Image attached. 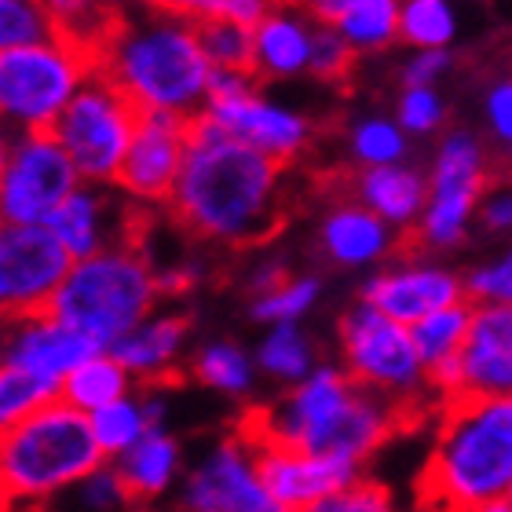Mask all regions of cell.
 Masks as SVG:
<instances>
[{"label": "cell", "mask_w": 512, "mask_h": 512, "mask_svg": "<svg viewBox=\"0 0 512 512\" xmlns=\"http://www.w3.org/2000/svg\"><path fill=\"white\" fill-rule=\"evenodd\" d=\"M187 333H191V322L183 315H150L132 333H125L118 344H110L107 355L132 381L154 388L176 374L180 355L187 348Z\"/></svg>", "instance_id": "obj_21"}, {"label": "cell", "mask_w": 512, "mask_h": 512, "mask_svg": "<svg viewBox=\"0 0 512 512\" xmlns=\"http://www.w3.org/2000/svg\"><path fill=\"white\" fill-rule=\"evenodd\" d=\"M461 289L472 308H512V249L472 267L461 278Z\"/></svg>", "instance_id": "obj_36"}, {"label": "cell", "mask_w": 512, "mask_h": 512, "mask_svg": "<svg viewBox=\"0 0 512 512\" xmlns=\"http://www.w3.org/2000/svg\"><path fill=\"white\" fill-rule=\"evenodd\" d=\"M458 37V15L447 0H406L399 4V41L414 44L417 52L450 48Z\"/></svg>", "instance_id": "obj_31"}, {"label": "cell", "mask_w": 512, "mask_h": 512, "mask_svg": "<svg viewBox=\"0 0 512 512\" xmlns=\"http://www.w3.org/2000/svg\"><path fill=\"white\" fill-rule=\"evenodd\" d=\"M44 227L55 235V242L66 249L70 260H88V256L103 253V249L114 246H139L132 227H136V213L125 209V213L114 220L110 216V198L103 191H88V187H77L70 198H66L59 209H55Z\"/></svg>", "instance_id": "obj_19"}, {"label": "cell", "mask_w": 512, "mask_h": 512, "mask_svg": "<svg viewBox=\"0 0 512 512\" xmlns=\"http://www.w3.org/2000/svg\"><path fill=\"white\" fill-rule=\"evenodd\" d=\"M469 322H472V304L461 300V304L432 311L428 319L410 326V341H414V352L421 359V366H425V374H432L436 366L450 363V359H458L461 344L469 337Z\"/></svg>", "instance_id": "obj_28"}, {"label": "cell", "mask_w": 512, "mask_h": 512, "mask_svg": "<svg viewBox=\"0 0 512 512\" xmlns=\"http://www.w3.org/2000/svg\"><path fill=\"white\" fill-rule=\"evenodd\" d=\"M403 417V406L359 388L341 366H315L275 406L249 410L238 436L363 465L399 432Z\"/></svg>", "instance_id": "obj_2"}, {"label": "cell", "mask_w": 512, "mask_h": 512, "mask_svg": "<svg viewBox=\"0 0 512 512\" xmlns=\"http://www.w3.org/2000/svg\"><path fill=\"white\" fill-rule=\"evenodd\" d=\"M359 300H363L366 308L381 311L384 319H392L410 330L414 322L428 319L432 311L461 304L465 289H461V278L454 271H447V267L403 264L366 278Z\"/></svg>", "instance_id": "obj_17"}, {"label": "cell", "mask_w": 512, "mask_h": 512, "mask_svg": "<svg viewBox=\"0 0 512 512\" xmlns=\"http://www.w3.org/2000/svg\"><path fill=\"white\" fill-rule=\"evenodd\" d=\"M136 121L139 110L132 107V99L110 85L103 74H92L63 107V114L52 121L48 136L63 147V154L77 169V180L96 187V183L118 180Z\"/></svg>", "instance_id": "obj_7"}, {"label": "cell", "mask_w": 512, "mask_h": 512, "mask_svg": "<svg viewBox=\"0 0 512 512\" xmlns=\"http://www.w3.org/2000/svg\"><path fill=\"white\" fill-rule=\"evenodd\" d=\"M450 70V48L439 52H414L403 70V88H436V81Z\"/></svg>", "instance_id": "obj_45"}, {"label": "cell", "mask_w": 512, "mask_h": 512, "mask_svg": "<svg viewBox=\"0 0 512 512\" xmlns=\"http://www.w3.org/2000/svg\"><path fill=\"white\" fill-rule=\"evenodd\" d=\"M447 118V103L436 88H403L399 107H395V125L403 136H432Z\"/></svg>", "instance_id": "obj_38"}, {"label": "cell", "mask_w": 512, "mask_h": 512, "mask_svg": "<svg viewBox=\"0 0 512 512\" xmlns=\"http://www.w3.org/2000/svg\"><path fill=\"white\" fill-rule=\"evenodd\" d=\"M180 512H286L267 494L256 472L253 447L246 439L227 436L205 454L183 480Z\"/></svg>", "instance_id": "obj_13"}, {"label": "cell", "mask_w": 512, "mask_h": 512, "mask_svg": "<svg viewBox=\"0 0 512 512\" xmlns=\"http://www.w3.org/2000/svg\"><path fill=\"white\" fill-rule=\"evenodd\" d=\"M194 30H198V44L213 70H249L253 66V30L224 19H194Z\"/></svg>", "instance_id": "obj_34"}, {"label": "cell", "mask_w": 512, "mask_h": 512, "mask_svg": "<svg viewBox=\"0 0 512 512\" xmlns=\"http://www.w3.org/2000/svg\"><path fill=\"white\" fill-rule=\"evenodd\" d=\"M355 202L388 224L392 231L417 227L428 202V176L414 165H384V169H363L355 176Z\"/></svg>", "instance_id": "obj_23"}, {"label": "cell", "mask_w": 512, "mask_h": 512, "mask_svg": "<svg viewBox=\"0 0 512 512\" xmlns=\"http://www.w3.org/2000/svg\"><path fill=\"white\" fill-rule=\"evenodd\" d=\"M315 22L333 30L355 55L381 52L399 41V4L395 0H319Z\"/></svg>", "instance_id": "obj_26"}, {"label": "cell", "mask_w": 512, "mask_h": 512, "mask_svg": "<svg viewBox=\"0 0 512 512\" xmlns=\"http://www.w3.org/2000/svg\"><path fill=\"white\" fill-rule=\"evenodd\" d=\"M128 388H132V377L107 352H99L88 363L77 366L74 374H66V381L59 384V399L88 417L96 414V410H103V406L125 399Z\"/></svg>", "instance_id": "obj_27"}, {"label": "cell", "mask_w": 512, "mask_h": 512, "mask_svg": "<svg viewBox=\"0 0 512 512\" xmlns=\"http://www.w3.org/2000/svg\"><path fill=\"white\" fill-rule=\"evenodd\" d=\"M352 158L363 169H384L406 158V136L392 118H363L352 128Z\"/></svg>", "instance_id": "obj_35"}, {"label": "cell", "mask_w": 512, "mask_h": 512, "mask_svg": "<svg viewBox=\"0 0 512 512\" xmlns=\"http://www.w3.org/2000/svg\"><path fill=\"white\" fill-rule=\"evenodd\" d=\"M180 443L161 428V432H147L136 447H128L121 458H114V476H118L121 491H125L128 505L136 502H154L165 491H172V483L180 480Z\"/></svg>", "instance_id": "obj_25"}, {"label": "cell", "mask_w": 512, "mask_h": 512, "mask_svg": "<svg viewBox=\"0 0 512 512\" xmlns=\"http://www.w3.org/2000/svg\"><path fill=\"white\" fill-rule=\"evenodd\" d=\"M476 224L487 235L512 238V180L498 183V187H487L480 209H476Z\"/></svg>", "instance_id": "obj_43"}, {"label": "cell", "mask_w": 512, "mask_h": 512, "mask_svg": "<svg viewBox=\"0 0 512 512\" xmlns=\"http://www.w3.org/2000/svg\"><path fill=\"white\" fill-rule=\"evenodd\" d=\"M88 77L92 66L55 37L8 48L0 52V121H15L26 132H48Z\"/></svg>", "instance_id": "obj_8"}, {"label": "cell", "mask_w": 512, "mask_h": 512, "mask_svg": "<svg viewBox=\"0 0 512 512\" xmlns=\"http://www.w3.org/2000/svg\"><path fill=\"white\" fill-rule=\"evenodd\" d=\"M512 483V395L498 399H450L417 502L425 512H472L505 498Z\"/></svg>", "instance_id": "obj_4"}, {"label": "cell", "mask_w": 512, "mask_h": 512, "mask_svg": "<svg viewBox=\"0 0 512 512\" xmlns=\"http://www.w3.org/2000/svg\"><path fill=\"white\" fill-rule=\"evenodd\" d=\"M96 74L121 88L139 114H172L191 121L205 107L213 66L198 44L194 19L183 15L180 4H172L150 8L136 19L121 15Z\"/></svg>", "instance_id": "obj_3"}, {"label": "cell", "mask_w": 512, "mask_h": 512, "mask_svg": "<svg viewBox=\"0 0 512 512\" xmlns=\"http://www.w3.org/2000/svg\"><path fill=\"white\" fill-rule=\"evenodd\" d=\"M191 121L172 114H139L118 169V187L136 202H169L180 180Z\"/></svg>", "instance_id": "obj_16"}, {"label": "cell", "mask_w": 512, "mask_h": 512, "mask_svg": "<svg viewBox=\"0 0 512 512\" xmlns=\"http://www.w3.org/2000/svg\"><path fill=\"white\" fill-rule=\"evenodd\" d=\"M512 395V308H472L458 355V399Z\"/></svg>", "instance_id": "obj_18"}, {"label": "cell", "mask_w": 512, "mask_h": 512, "mask_svg": "<svg viewBox=\"0 0 512 512\" xmlns=\"http://www.w3.org/2000/svg\"><path fill=\"white\" fill-rule=\"evenodd\" d=\"M311 512H392V494L374 480H355L352 487L319 502Z\"/></svg>", "instance_id": "obj_40"}, {"label": "cell", "mask_w": 512, "mask_h": 512, "mask_svg": "<svg viewBox=\"0 0 512 512\" xmlns=\"http://www.w3.org/2000/svg\"><path fill=\"white\" fill-rule=\"evenodd\" d=\"M315 19L297 8H267L253 26V77H297L308 74Z\"/></svg>", "instance_id": "obj_22"}, {"label": "cell", "mask_w": 512, "mask_h": 512, "mask_svg": "<svg viewBox=\"0 0 512 512\" xmlns=\"http://www.w3.org/2000/svg\"><path fill=\"white\" fill-rule=\"evenodd\" d=\"M8 509H11V505H8V502H4V498H0V512H8Z\"/></svg>", "instance_id": "obj_49"}, {"label": "cell", "mask_w": 512, "mask_h": 512, "mask_svg": "<svg viewBox=\"0 0 512 512\" xmlns=\"http://www.w3.org/2000/svg\"><path fill=\"white\" fill-rule=\"evenodd\" d=\"M472 512H512V505L505 502V498H498V502H487V505H480V509H472Z\"/></svg>", "instance_id": "obj_47"}, {"label": "cell", "mask_w": 512, "mask_h": 512, "mask_svg": "<svg viewBox=\"0 0 512 512\" xmlns=\"http://www.w3.org/2000/svg\"><path fill=\"white\" fill-rule=\"evenodd\" d=\"M341 348L344 374L366 392L384 395L403 410L428 392V374L414 352L410 330L366 308L363 300L341 315Z\"/></svg>", "instance_id": "obj_10"}, {"label": "cell", "mask_w": 512, "mask_h": 512, "mask_svg": "<svg viewBox=\"0 0 512 512\" xmlns=\"http://www.w3.org/2000/svg\"><path fill=\"white\" fill-rule=\"evenodd\" d=\"M256 370L282 384H300L315 370V348L300 326H271L256 348Z\"/></svg>", "instance_id": "obj_29"}, {"label": "cell", "mask_w": 512, "mask_h": 512, "mask_svg": "<svg viewBox=\"0 0 512 512\" xmlns=\"http://www.w3.org/2000/svg\"><path fill=\"white\" fill-rule=\"evenodd\" d=\"M505 502H509V505H512V483H509V491H505Z\"/></svg>", "instance_id": "obj_48"}, {"label": "cell", "mask_w": 512, "mask_h": 512, "mask_svg": "<svg viewBox=\"0 0 512 512\" xmlns=\"http://www.w3.org/2000/svg\"><path fill=\"white\" fill-rule=\"evenodd\" d=\"M278 161L242 147L209 118H191L180 180L169 209L191 235L220 246H256L282 224Z\"/></svg>", "instance_id": "obj_1"}, {"label": "cell", "mask_w": 512, "mask_h": 512, "mask_svg": "<svg viewBox=\"0 0 512 512\" xmlns=\"http://www.w3.org/2000/svg\"><path fill=\"white\" fill-rule=\"evenodd\" d=\"M355 66V52L337 37L333 30L315 22V44H311V66L308 74H315L319 81H348Z\"/></svg>", "instance_id": "obj_39"}, {"label": "cell", "mask_w": 512, "mask_h": 512, "mask_svg": "<svg viewBox=\"0 0 512 512\" xmlns=\"http://www.w3.org/2000/svg\"><path fill=\"white\" fill-rule=\"evenodd\" d=\"M92 355H99V348L88 337L66 330V326H59V322L44 315V319L15 326V337H11L4 363L19 366V370L41 377L48 384H63L66 374H74L77 366L88 363Z\"/></svg>", "instance_id": "obj_20"}, {"label": "cell", "mask_w": 512, "mask_h": 512, "mask_svg": "<svg viewBox=\"0 0 512 512\" xmlns=\"http://www.w3.org/2000/svg\"><path fill=\"white\" fill-rule=\"evenodd\" d=\"M249 447L267 494L286 512H311L319 502L363 480V465H352V461L278 447V443H249Z\"/></svg>", "instance_id": "obj_15"}, {"label": "cell", "mask_w": 512, "mask_h": 512, "mask_svg": "<svg viewBox=\"0 0 512 512\" xmlns=\"http://www.w3.org/2000/svg\"><path fill=\"white\" fill-rule=\"evenodd\" d=\"M107 458L99 454L88 417L63 399L44 403L0 432V498L41 502L48 494L85 483Z\"/></svg>", "instance_id": "obj_6"}, {"label": "cell", "mask_w": 512, "mask_h": 512, "mask_svg": "<svg viewBox=\"0 0 512 512\" xmlns=\"http://www.w3.org/2000/svg\"><path fill=\"white\" fill-rule=\"evenodd\" d=\"M74 260L44 224H0V326L44 319Z\"/></svg>", "instance_id": "obj_11"}, {"label": "cell", "mask_w": 512, "mask_h": 512, "mask_svg": "<svg viewBox=\"0 0 512 512\" xmlns=\"http://www.w3.org/2000/svg\"><path fill=\"white\" fill-rule=\"evenodd\" d=\"M180 11H187L191 19H224L253 30L256 22L264 19L267 4L260 0H194V4H180Z\"/></svg>", "instance_id": "obj_41"}, {"label": "cell", "mask_w": 512, "mask_h": 512, "mask_svg": "<svg viewBox=\"0 0 512 512\" xmlns=\"http://www.w3.org/2000/svg\"><path fill=\"white\" fill-rule=\"evenodd\" d=\"M158 297V271L147 264L143 249L114 246L70 267L48 319L88 337L99 352H110V344L154 315Z\"/></svg>", "instance_id": "obj_5"}, {"label": "cell", "mask_w": 512, "mask_h": 512, "mask_svg": "<svg viewBox=\"0 0 512 512\" xmlns=\"http://www.w3.org/2000/svg\"><path fill=\"white\" fill-rule=\"evenodd\" d=\"M81 498H85L88 509H99V512H110V509L128 505L125 491H121V483H118V476H114L110 465L96 469L85 483H81Z\"/></svg>", "instance_id": "obj_44"}, {"label": "cell", "mask_w": 512, "mask_h": 512, "mask_svg": "<svg viewBox=\"0 0 512 512\" xmlns=\"http://www.w3.org/2000/svg\"><path fill=\"white\" fill-rule=\"evenodd\" d=\"M286 278H289L286 264H278V260H267V264L256 267L253 278H249V293H253V300L264 297V293H271L275 286H282Z\"/></svg>", "instance_id": "obj_46"}, {"label": "cell", "mask_w": 512, "mask_h": 512, "mask_svg": "<svg viewBox=\"0 0 512 512\" xmlns=\"http://www.w3.org/2000/svg\"><path fill=\"white\" fill-rule=\"evenodd\" d=\"M483 118H487V128L491 136L498 139V147L512 158V77H502L487 88L483 96Z\"/></svg>", "instance_id": "obj_42"}, {"label": "cell", "mask_w": 512, "mask_h": 512, "mask_svg": "<svg viewBox=\"0 0 512 512\" xmlns=\"http://www.w3.org/2000/svg\"><path fill=\"white\" fill-rule=\"evenodd\" d=\"M194 377L220 395H246L256 381V363L235 341H209L191 359Z\"/></svg>", "instance_id": "obj_30"}, {"label": "cell", "mask_w": 512, "mask_h": 512, "mask_svg": "<svg viewBox=\"0 0 512 512\" xmlns=\"http://www.w3.org/2000/svg\"><path fill=\"white\" fill-rule=\"evenodd\" d=\"M88 425H92V436H96V447L103 458H121L128 447H136L139 439L150 432L143 406L132 395L103 406L96 414H88Z\"/></svg>", "instance_id": "obj_32"}, {"label": "cell", "mask_w": 512, "mask_h": 512, "mask_svg": "<svg viewBox=\"0 0 512 512\" xmlns=\"http://www.w3.org/2000/svg\"><path fill=\"white\" fill-rule=\"evenodd\" d=\"M491 187L487 147L476 132H447L439 139L432 172H428V202L414 235L428 249H454L465 242L483 194Z\"/></svg>", "instance_id": "obj_9"}, {"label": "cell", "mask_w": 512, "mask_h": 512, "mask_svg": "<svg viewBox=\"0 0 512 512\" xmlns=\"http://www.w3.org/2000/svg\"><path fill=\"white\" fill-rule=\"evenodd\" d=\"M322 297V282L311 275H289L282 286H275L271 293L253 300V319L264 322L267 330L271 326H297L311 308L315 300Z\"/></svg>", "instance_id": "obj_33"}, {"label": "cell", "mask_w": 512, "mask_h": 512, "mask_svg": "<svg viewBox=\"0 0 512 512\" xmlns=\"http://www.w3.org/2000/svg\"><path fill=\"white\" fill-rule=\"evenodd\" d=\"M322 253L341 267H370L392 253L395 231L359 202L333 205L319 227Z\"/></svg>", "instance_id": "obj_24"}, {"label": "cell", "mask_w": 512, "mask_h": 512, "mask_svg": "<svg viewBox=\"0 0 512 512\" xmlns=\"http://www.w3.org/2000/svg\"><path fill=\"white\" fill-rule=\"evenodd\" d=\"M202 118H209L231 139H238L242 147L264 154L278 165L304 154V147L311 143V121L300 110L267 99L260 85L235 99H209Z\"/></svg>", "instance_id": "obj_14"}, {"label": "cell", "mask_w": 512, "mask_h": 512, "mask_svg": "<svg viewBox=\"0 0 512 512\" xmlns=\"http://www.w3.org/2000/svg\"><path fill=\"white\" fill-rule=\"evenodd\" d=\"M81 187L77 169L48 132H22L0 176V224L37 227Z\"/></svg>", "instance_id": "obj_12"}, {"label": "cell", "mask_w": 512, "mask_h": 512, "mask_svg": "<svg viewBox=\"0 0 512 512\" xmlns=\"http://www.w3.org/2000/svg\"><path fill=\"white\" fill-rule=\"evenodd\" d=\"M41 41H52L48 8L44 4H22V0H0V52Z\"/></svg>", "instance_id": "obj_37"}]
</instances>
